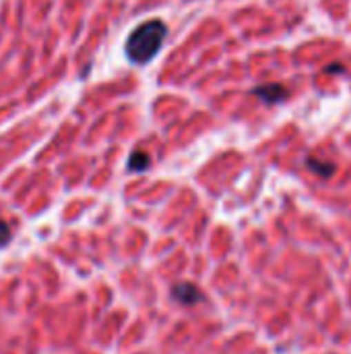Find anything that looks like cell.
<instances>
[{
	"mask_svg": "<svg viewBox=\"0 0 351 354\" xmlns=\"http://www.w3.org/2000/svg\"><path fill=\"white\" fill-rule=\"evenodd\" d=\"M166 33H168V29L161 21L141 23L137 29H132V33L126 39V56L134 64L149 62L151 58H155V54L163 46Z\"/></svg>",
	"mask_w": 351,
	"mask_h": 354,
	"instance_id": "obj_1",
	"label": "cell"
},
{
	"mask_svg": "<svg viewBox=\"0 0 351 354\" xmlns=\"http://www.w3.org/2000/svg\"><path fill=\"white\" fill-rule=\"evenodd\" d=\"M172 299L182 307H194L197 303L203 301V292L190 282H180L172 286Z\"/></svg>",
	"mask_w": 351,
	"mask_h": 354,
	"instance_id": "obj_2",
	"label": "cell"
},
{
	"mask_svg": "<svg viewBox=\"0 0 351 354\" xmlns=\"http://www.w3.org/2000/svg\"><path fill=\"white\" fill-rule=\"evenodd\" d=\"M10 236H12L10 226H8L6 222L0 220V247H6V245L10 243Z\"/></svg>",
	"mask_w": 351,
	"mask_h": 354,
	"instance_id": "obj_6",
	"label": "cell"
},
{
	"mask_svg": "<svg viewBox=\"0 0 351 354\" xmlns=\"http://www.w3.org/2000/svg\"><path fill=\"white\" fill-rule=\"evenodd\" d=\"M254 95H259L267 104H277V102H283L288 97V89L283 85H279V83H269V85L257 87Z\"/></svg>",
	"mask_w": 351,
	"mask_h": 354,
	"instance_id": "obj_3",
	"label": "cell"
},
{
	"mask_svg": "<svg viewBox=\"0 0 351 354\" xmlns=\"http://www.w3.org/2000/svg\"><path fill=\"white\" fill-rule=\"evenodd\" d=\"M306 166H308L314 174L325 176V178L333 176L335 170H337V166H335L333 162H325V160H319V158H308V160H306Z\"/></svg>",
	"mask_w": 351,
	"mask_h": 354,
	"instance_id": "obj_4",
	"label": "cell"
},
{
	"mask_svg": "<svg viewBox=\"0 0 351 354\" xmlns=\"http://www.w3.org/2000/svg\"><path fill=\"white\" fill-rule=\"evenodd\" d=\"M147 166H149V156L143 153V151H134L130 156V160H128V170L130 172H143V170H147Z\"/></svg>",
	"mask_w": 351,
	"mask_h": 354,
	"instance_id": "obj_5",
	"label": "cell"
},
{
	"mask_svg": "<svg viewBox=\"0 0 351 354\" xmlns=\"http://www.w3.org/2000/svg\"><path fill=\"white\" fill-rule=\"evenodd\" d=\"M339 71L343 73L345 68H343V64H337V62H335V64H331V66L327 68V73H339Z\"/></svg>",
	"mask_w": 351,
	"mask_h": 354,
	"instance_id": "obj_7",
	"label": "cell"
}]
</instances>
